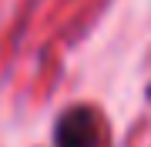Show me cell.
<instances>
[{"instance_id":"6da1fadb","label":"cell","mask_w":151,"mask_h":147,"mask_svg":"<svg viewBox=\"0 0 151 147\" xmlns=\"http://www.w3.org/2000/svg\"><path fill=\"white\" fill-rule=\"evenodd\" d=\"M97 141H101V127L91 107H70L67 114H60L54 127L57 147H97Z\"/></svg>"}]
</instances>
